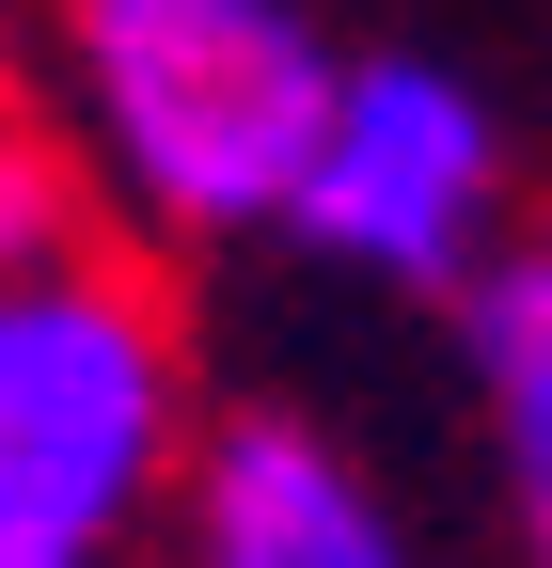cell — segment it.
Masks as SVG:
<instances>
[{"instance_id": "3957f363", "label": "cell", "mask_w": 552, "mask_h": 568, "mask_svg": "<svg viewBox=\"0 0 552 568\" xmlns=\"http://www.w3.org/2000/svg\"><path fill=\"white\" fill-rule=\"evenodd\" d=\"M521 159H505V111L458 80L442 48H348L331 63V111L300 142V190H285V253L395 284V301H442V284L505 237Z\"/></svg>"}, {"instance_id": "8992f818", "label": "cell", "mask_w": 552, "mask_h": 568, "mask_svg": "<svg viewBox=\"0 0 552 568\" xmlns=\"http://www.w3.org/2000/svg\"><path fill=\"white\" fill-rule=\"evenodd\" d=\"M63 237H95V205H80V159H63L48 80H32V0H0V268H32Z\"/></svg>"}, {"instance_id": "277c9868", "label": "cell", "mask_w": 552, "mask_h": 568, "mask_svg": "<svg viewBox=\"0 0 552 568\" xmlns=\"http://www.w3.org/2000/svg\"><path fill=\"white\" fill-rule=\"evenodd\" d=\"M143 568H427V537L316 410H190Z\"/></svg>"}, {"instance_id": "7a4b0ae2", "label": "cell", "mask_w": 552, "mask_h": 568, "mask_svg": "<svg viewBox=\"0 0 552 568\" xmlns=\"http://www.w3.org/2000/svg\"><path fill=\"white\" fill-rule=\"evenodd\" d=\"M190 410V332L126 253L0 268V568H143Z\"/></svg>"}, {"instance_id": "52a82bcc", "label": "cell", "mask_w": 552, "mask_h": 568, "mask_svg": "<svg viewBox=\"0 0 552 568\" xmlns=\"http://www.w3.org/2000/svg\"><path fill=\"white\" fill-rule=\"evenodd\" d=\"M536 568H552V489H536Z\"/></svg>"}, {"instance_id": "5b68a950", "label": "cell", "mask_w": 552, "mask_h": 568, "mask_svg": "<svg viewBox=\"0 0 552 568\" xmlns=\"http://www.w3.org/2000/svg\"><path fill=\"white\" fill-rule=\"evenodd\" d=\"M442 316H458V395H473V426H490L505 489L536 506L552 489V237H490L442 284Z\"/></svg>"}, {"instance_id": "6da1fadb", "label": "cell", "mask_w": 552, "mask_h": 568, "mask_svg": "<svg viewBox=\"0 0 552 568\" xmlns=\"http://www.w3.org/2000/svg\"><path fill=\"white\" fill-rule=\"evenodd\" d=\"M316 0H32V80L80 159V205L159 253H237L285 222L331 111Z\"/></svg>"}]
</instances>
